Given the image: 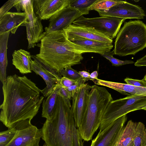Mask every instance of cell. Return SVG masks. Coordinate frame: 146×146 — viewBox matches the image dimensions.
Returning <instances> with one entry per match:
<instances>
[{
    "label": "cell",
    "mask_w": 146,
    "mask_h": 146,
    "mask_svg": "<svg viewBox=\"0 0 146 146\" xmlns=\"http://www.w3.org/2000/svg\"><path fill=\"white\" fill-rule=\"evenodd\" d=\"M67 38H79L112 43L113 40L95 30L86 27L72 24L63 29Z\"/></svg>",
    "instance_id": "9a60e30c"
},
{
    "label": "cell",
    "mask_w": 146,
    "mask_h": 146,
    "mask_svg": "<svg viewBox=\"0 0 146 146\" xmlns=\"http://www.w3.org/2000/svg\"><path fill=\"white\" fill-rule=\"evenodd\" d=\"M21 10L27 14L28 19L25 23L28 49L36 46V43L40 41L45 35L43 32L41 20L34 12L32 0H22Z\"/></svg>",
    "instance_id": "9c48e42d"
},
{
    "label": "cell",
    "mask_w": 146,
    "mask_h": 146,
    "mask_svg": "<svg viewBox=\"0 0 146 146\" xmlns=\"http://www.w3.org/2000/svg\"><path fill=\"white\" fill-rule=\"evenodd\" d=\"M15 125L0 133V146H6L12 140L16 133Z\"/></svg>",
    "instance_id": "4316f807"
},
{
    "label": "cell",
    "mask_w": 146,
    "mask_h": 146,
    "mask_svg": "<svg viewBox=\"0 0 146 146\" xmlns=\"http://www.w3.org/2000/svg\"><path fill=\"white\" fill-rule=\"evenodd\" d=\"M125 1L112 0H98L89 8V11H102L108 9L116 5L123 3Z\"/></svg>",
    "instance_id": "d4e9b609"
},
{
    "label": "cell",
    "mask_w": 146,
    "mask_h": 146,
    "mask_svg": "<svg viewBox=\"0 0 146 146\" xmlns=\"http://www.w3.org/2000/svg\"><path fill=\"white\" fill-rule=\"evenodd\" d=\"M60 84H56L46 99L43 100L42 104V116L50 120L53 117L55 109Z\"/></svg>",
    "instance_id": "44dd1931"
},
{
    "label": "cell",
    "mask_w": 146,
    "mask_h": 146,
    "mask_svg": "<svg viewBox=\"0 0 146 146\" xmlns=\"http://www.w3.org/2000/svg\"><path fill=\"white\" fill-rule=\"evenodd\" d=\"M27 19L25 12H8L0 19V34L9 31L15 34L19 27L25 26Z\"/></svg>",
    "instance_id": "e0dca14e"
},
{
    "label": "cell",
    "mask_w": 146,
    "mask_h": 146,
    "mask_svg": "<svg viewBox=\"0 0 146 146\" xmlns=\"http://www.w3.org/2000/svg\"><path fill=\"white\" fill-rule=\"evenodd\" d=\"M59 76L61 77H65L70 79L78 81L82 78L78 72L69 66L63 69L58 72Z\"/></svg>",
    "instance_id": "f1b7e54d"
},
{
    "label": "cell",
    "mask_w": 146,
    "mask_h": 146,
    "mask_svg": "<svg viewBox=\"0 0 146 146\" xmlns=\"http://www.w3.org/2000/svg\"><path fill=\"white\" fill-rule=\"evenodd\" d=\"M16 0H9L7 1L0 8V19L15 5Z\"/></svg>",
    "instance_id": "4dcf8cb0"
},
{
    "label": "cell",
    "mask_w": 146,
    "mask_h": 146,
    "mask_svg": "<svg viewBox=\"0 0 146 146\" xmlns=\"http://www.w3.org/2000/svg\"><path fill=\"white\" fill-rule=\"evenodd\" d=\"M10 31L0 34V80L2 84L7 79L6 69L7 65V49Z\"/></svg>",
    "instance_id": "7402d4cb"
},
{
    "label": "cell",
    "mask_w": 146,
    "mask_h": 146,
    "mask_svg": "<svg viewBox=\"0 0 146 146\" xmlns=\"http://www.w3.org/2000/svg\"><path fill=\"white\" fill-rule=\"evenodd\" d=\"M35 13L41 20L50 19L70 5L69 0H32Z\"/></svg>",
    "instance_id": "5bb4252c"
},
{
    "label": "cell",
    "mask_w": 146,
    "mask_h": 146,
    "mask_svg": "<svg viewBox=\"0 0 146 146\" xmlns=\"http://www.w3.org/2000/svg\"><path fill=\"white\" fill-rule=\"evenodd\" d=\"M12 64L22 74L31 73V55L24 50H15L12 54Z\"/></svg>",
    "instance_id": "ffe728a7"
},
{
    "label": "cell",
    "mask_w": 146,
    "mask_h": 146,
    "mask_svg": "<svg viewBox=\"0 0 146 146\" xmlns=\"http://www.w3.org/2000/svg\"><path fill=\"white\" fill-rule=\"evenodd\" d=\"M98 72L96 71H94L91 74H90V77L88 79V80L93 81L95 79H98Z\"/></svg>",
    "instance_id": "8d00e7d4"
},
{
    "label": "cell",
    "mask_w": 146,
    "mask_h": 146,
    "mask_svg": "<svg viewBox=\"0 0 146 146\" xmlns=\"http://www.w3.org/2000/svg\"><path fill=\"white\" fill-rule=\"evenodd\" d=\"M93 81L96 84L112 89L123 95L128 96L135 95L146 96V87L136 86L127 84L108 81L98 78Z\"/></svg>",
    "instance_id": "ac0fdd59"
},
{
    "label": "cell",
    "mask_w": 146,
    "mask_h": 146,
    "mask_svg": "<svg viewBox=\"0 0 146 146\" xmlns=\"http://www.w3.org/2000/svg\"><path fill=\"white\" fill-rule=\"evenodd\" d=\"M31 57L33 59L31 62L32 70L40 75L46 84V87L43 90H40V92L46 98L58 82L61 77L58 72L43 64L35 56L31 55Z\"/></svg>",
    "instance_id": "4fadbf2b"
},
{
    "label": "cell",
    "mask_w": 146,
    "mask_h": 146,
    "mask_svg": "<svg viewBox=\"0 0 146 146\" xmlns=\"http://www.w3.org/2000/svg\"><path fill=\"white\" fill-rule=\"evenodd\" d=\"M82 14L78 10L69 6L52 16L49 20L48 27L45 28V35L63 30L72 24Z\"/></svg>",
    "instance_id": "8fae6325"
},
{
    "label": "cell",
    "mask_w": 146,
    "mask_h": 146,
    "mask_svg": "<svg viewBox=\"0 0 146 146\" xmlns=\"http://www.w3.org/2000/svg\"><path fill=\"white\" fill-rule=\"evenodd\" d=\"M75 44L84 46L91 51L93 53L100 54L111 51L113 47L112 43L79 38H68Z\"/></svg>",
    "instance_id": "d6986e66"
},
{
    "label": "cell",
    "mask_w": 146,
    "mask_h": 146,
    "mask_svg": "<svg viewBox=\"0 0 146 146\" xmlns=\"http://www.w3.org/2000/svg\"><path fill=\"white\" fill-rule=\"evenodd\" d=\"M127 115L119 118L102 131L100 130L90 146H115L127 121Z\"/></svg>",
    "instance_id": "30bf717a"
},
{
    "label": "cell",
    "mask_w": 146,
    "mask_h": 146,
    "mask_svg": "<svg viewBox=\"0 0 146 146\" xmlns=\"http://www.w3.org/2000/svg\"><path fill=\"white\" fill-rule=\"evenodd\" d=\"M88 80L87 78H82L78 81L76 84L66 88L72 98L75 93L78 92L85 82Z\"/></svg>",
    "instance_id": "f546056e"
},
{
    "label": "cell",
    "mask_w": 146,
    "mask_h": 146,
    "mask_svg": "<svg viewBox=\"0 0 146 146\" xmlns=\"http://www.w3.org/2000/svg\"><path fill=\"white\" fill-rule=\"evenodd\" d=\"M114 54V51L113 50L111 51L100 54L101 55L109 60L112 64V66H118L123 65L132 64L134 63L133 61L130 60H122L113 57Z\"/></svg>",
    "instance_id": "83f0119b"
},
{
    "label": "cell",
    "mask_w": 146,
    "mask_h": 146,
    "mask_svg": "<svg viewBox=\"0 0 146 146\" xmlns=\"http://www.w3.org/2000/svg\"><path fill=\"white\" fill-rule=\"evenodd\" d=\"M43 146H48L46 143H45Z\"/></svg>",
    "instance_id": "60d3db41"
},
{
    "label": "cell",
    "mask_w": 146,
    "mask_h": 146,
    "mask_svg": "<svg viewBox=\"0 0 146 146\" xmlns=\"http://www.w3.org/2000/svg\"><path fill=\"white\" fill-rule=\"evenodd\" d=\"M85 109L78 128L83 140L88 141L100 127L103 113L113 100L111 94L104 87L92 86Z\"/></svg>",
    "instance_id": "277c9868"
},
{
    "label": "cell",
    "mask_w": 146,
    "mask_h": 146,
    "mask_svg": "<svg viewBox=\"0 0 146 146\" xmlns=\"http://www.w3.org/2000/svg\"><path fill=\"white\" fill-rule=\"evenodd\" d=\"M77 81L70 79L65 77H61L59 79L58 83L61 86L67 88L76 84Z\"/></svg>",
    "instance_id": "d6a6232c"
},
{
    "label": "cell",
    "mask_w": 146,
    "mask_h": 146,
    "mask_svg": "<svg viewBox=\"0 0 146 146\" xmlns=\"http://www.w3.org/2000/svg\"><path fill=\"white\" fill-rule=\"evenodd\" d=\"M71 107L70 100L58 96L52 117L41 129V138L48 146H83Z\"/></svg>",
    "instance_id": "3957f363"
},
{
    "label": "cell",
    "mask_w": 146,
    "mask_h": 146,
    "mask_svg": "<svg viewBox=\"0 0 146 146\" xmlns=\"http://www.w3.org/2000/svg\"><path fill=\"white\" fill-rule=\"evenodd\" d=\"M40 41L37 44L39 52L36 57L58 72L67 67L80 64L83 59L82 54L93 53L70 41L64 30L46 34Z\"/></svg>",
    "instance_id": "7a4b0ae2"
},
{
    "label": "cell",
    "mask_w": 146,
    "mask_h": 146,
    "mask_svg": "<svg viewBox=\"0 0 146 146\" xmlns=\"http://www.w3.org/2000/svg\"><path fill=\"white\" fill-rule=\"evenodd\" d=\"M58 94L63 98L70 100L72 98L67 89L61 86L60 85L58 90Z\"/></svg>",
    "instance_id": "836d02e7"
},
{
    "label": "cell",
    "mask_w": 146,
    "mask_h": 146,
    "mask_svg": "<svg viewBox=\"0 0 146 146\" xmlns=\"http://www.w3.org/2000/svg\"><path fill=\"white\" fill-rule=\"evenodd\" d=\"M146 134L144 125L141 122H137L136 133L133 141V146H144Z\"/></svg>",
    "instance_id": "484cf974"
},
{
    "label": "cell",
    "mask_w": 146,
    "mask_h": 146,
    "mask_svg": "<svg viewBox=\"0 0 146 146\" xmlns=\"http://www.w3.org/2000/svg\"><path fill=\"white\" fill-rule=\"evenodd\" d=\"M146 47V25L140 20L126 22L115 40L114 54L135 55Z\"/></svg>",
    "instance_id": "5b68a950"
},
{
    "label": "cell",
    "mask_w": 146,
    "mask_h": 146,
    "mask_svg": "<svg viewBox=\"0 0 146 146\" xmlns=\"http://www.w3.org/2000/svg\"><path fill=\"white\" fill-rule=\"evenodd\" d=\"M141 110H146V105L142 107Z\"/></svg>",
    "instance_id": "f35d334b"
},
{
    "label": "cell",
    "mask_w": 146,
    "mask_h": 146,
    "mask_svg": "<svg viewBox=\"0 0 146 146\" xmlns=\"http://www.w3.org/2000/svg\"><path fill=\"white\" fill-rule=\"evenodd\" d=\"M124 81L128 84L136 86L146 87V82L143 79L139 80L127 78L124 79Z\"/></svg>",
    "instance_id": "1f68e13d"
},
{
    "label": "cell",
    "mask_w": 146,
    "mask_h": 146,
    "mask_svg": "<svg viewBox=\"0 0 146 146\" xmlns=\"http://www.w3.org/2000/svg\"><path fill=\"white\" fill-rule=\"evenodd\" d=\"M134 65L137 66H146V54L142 58L137 60Z\"/></svg>",
    "instance_id": "e575fe53"
},
{
    "label": "cell",
    "mask_w": 146,
    "mask_h": 146,
    "mask_svg": "<svg viewBox=\"0 0 146 146\" xmlns=\"http://www.w3.org/2000/svg\"><path fill=\"white\" fill-rule=\"evenodd\" d=\"M92 86L88 84H84L72 98V103L71 110L78 128L80 125Z\"/></svg>",
    "instance_id": "2e32d148"
},
{
    "label": "cell",
    "mask_w": 146,
    "mask_h": 146,
    "mask_svg": "<svg viewBox=\"0 0 146 146\" xmlns=\"http://www.w3.org/2000/svg\"><path fill=\"white\" fill-rule=\"evenodd\" d=\"M78 72L82 78H86L88 79L90 77V74L86 71L83 70L80 71Z\"/></svg>",
    "instance_id": "d590c367"
},
{
    "label": "cell",
    "mask_w": 146,
    "mask_h": 146,
    "mask_svg": "<svg viewBox=\"0 0 146 146\" xmlns=\"http://www.w3.org/2000/svg\"><path fill=\"white\" fill-rule=\"evenodd\" d=\"M98 0H69V6L78 10L83 15L89 13V7Z\"/></svg>",
    "instance_id": "cb8c5ba5"
},
{
    "label": "cell",
    "mask_w": 146,
    "mask_h": 146,
    "mask_svg": "<svg viewBox=\"0 0 146 146\" xmlns=\"http://www.w3.org/2000/svg\"><path fill=\"white\" fill-rule=\"evenodd\" d=\"M132 141L127 146H133V141Z\"/></svg>",
    "instance_id": "74e56055"
},
{
    "label": "cell",
    "mask_w": 146,
    "mask_h": 146,
    "mask_svg": "<svg viewBox=\"0 0 146 146\" xmlns=\"http://www.w3.org/2000/svg\"><path fill=\"white\" fill-rule=\"evenodd\" d=\"M137 125V122L129 120L124 126L115 146H127L135 136Z\"/></svg>",
    "instance_id": "603a6c76"
},
{
    "label": "cell",
    "mask_w": 146,
    "mask_h": 146,
    "mask_svg": "<svg viewBox=\"0 0 146 146\" xmlns=\"http://www.w3.org/2000/svg\"><path fill=\"white\" fill-rule=\"evenodd\" d=\"M143 79L146 81V74L145 76Z\"/></svg>",
    "instance_id": "ab89813d"
},
{
    "label": "cell",
    "mask_w": 146,
    "mask_h": 146,
    "mask_svg": "<svg viewBox=\"0 0 146 146\" xmlns=\"http://www.w3.org/2000/svg\"><path fill=\"white\" fill-rule=\"evenodd\" d=\"M101 17H110L123 19H143V10L139 6L127 2L115 5L104 10L97 11Z\"/></svg>",
    "instance_id": "7c38bea8"
},
{
    "label": "cell",
    "mask_w": 146,
    "mask_h": 146,
    "mask_svg": "<svg viewBox=\"0 0 146 146\" xmlns=\"http://www.w3.org/2000/svg\"><path fill=\"white\" fill-rule=\"evenodd\" d=\"M2 89L0 120L8 128L22 120H32L37 113L44 97L40 96V90L26 76H8Z\"/></svg>",
    "instance_id": "6da1fadb"
},
{
    "label": "cell",
    "mask_w": 146,
    "mask_h": 146,
    "mask_svg": "<svg viewBox=\"0 0 146 146\" xmlns=\"http://www.w3.org/2000/svg\"><path fill=\"white\" fill-rule=\"evenodd\" d=\"M31 120H22L15 125L16 133L6 146H39L42 137L41 129L33 125Z\"/></svg>",
    "instance_id": "ba28073f"
},
{
    "label": "cell",
    "mask_w": 146,
    "mask_h": 146,
    "mask_svg": "<svg viewBox=\"0 0 146 146\" xmlns=\"http://www.w3.org/2000/svg\"><path fill=\"white\" fill-rule=\"evenodd\" d=\"M146 105V96L131 95L111 102L103 115L100 130L102 131L120 117L141 110Z\"/></svg>",
    "instance_id": "8992f818"
},
{
    "label": "cell",
    "mask_w": 146,
    "mask_h": 146,
    "mask_svg": "<svg viewBox=\"0 0 146 146\" xmlns=\"http://www.w3.org/2000/svg\"><path fill=\"white\" fill-rule=\"evenodd\" d=\"M125 20L110 17L87 18L82 15L74 21L72 24L94 29L112 40L116 37Z\"/></svg>",
    "instance_id": "52a82bcc"
}]
</instances>
